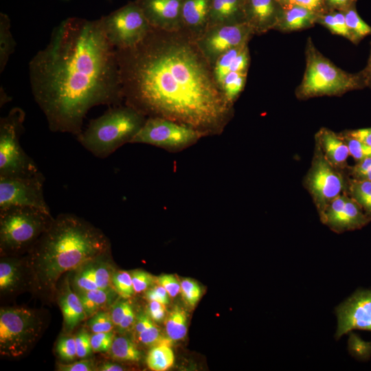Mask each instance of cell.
<instances>
[{
	"mask_svg": "<svg viewBox=\"0 0 371 371\" xmlns=\"http://www.w3.org/2000/svg\"><path fill=\"white\" fill-rule=\"evenodd\" d=\"M333 14L340 30V35L351 39V36L346 22L345 15L344 12L342 11L333 12Z\"/></svg>",
	"mask_w": 371,
	"mask_h": 371,
	"instance_id": "55",
	"label": "cell"
},
{
	"mask_svg": "<svg viewBox=\"0 0 371 371\" xmlns=\"http://www.w3.org/2000/svg\"><path fill=\"white\" fill-rule=\"evenodd\" d=\"M186 311L179 306L174 308L166 317L165 326L168 338L172 341L183 339L188 330Z\"/></svg>",
	"mask_w": 371,
	"mask_h": 371,
	"instance_id": "27",
	"label": "cell"
},
{
	"mask_svg": "<svg viewBox=\"0 0 371 371\" xmlns=\"http://www.w3.org/2000/svg\"><path fill=\"white\" fill-rule=\"evenodd\" d=\"M97 368L92 359H82L71 363H58L59 371H94Z\"/></svg>",
	"mask_w": 371,
	"mask_h": 371,
	"instance_id": "46",
	"label": "cell"
},
{
	"mask_svg": "<svg viewBox=\"0 0 371 371\" xmlns=\"http://www.w3.org/2000/svg\"><path fill=\"white\" fill-rule=\"evenodd\" d=\"M33 289L32 271L25 258L19 256H2L0 260L1 295H10Z\"/></svg>",
	"mask_w": 371,
	"mask_h": 371,
	"instance_id": "16",
	"label": "cell"
},
{
	"mask_svg": "<svg viewBox=\"0 0 371 371\" xmlns=\"http://www.w3.org/2000/svg\"><path fill=\"white\" fill-rule=\"evenodd\" d=\"M135 321V317L134 311L128 303L124 316L117 328L121 333H124L132 327Z\"/></svg>",
	"mask_w": 371,
	"mask_h": 371,
	"instance_id": "52",
	"label": "cell"
},
{
	"mask_svg": "<svg viewBox=\"0 0 371 371\" xmlns=\"http://www.w3.org/2000/svg\"><path fill=\"white\" fill-rule=\"evenodd\" d=\"M181 293L183 300L192 306L196 305L202 294L199 284L190 278H185L181 281Z\"/></svg>",
	"mask_w": 371,
	"mask_h": 371,
	"instance_id": "38",
	"label": "cell"
},
{
	"mask_svg": "<svg viewBox=\"0 0 371 371\" xmlns=\"http://www.w3.org/2000/svg\"><path fill=\"white\" fill-rule=\"evenodd\" d=\"M212 0H183L181 9L183 27L201 33L208 23Z\"/></svg>",
	"mask_w": 371,
	"mask_h": 371,
	"instance_id": "22",
	"label": "cell"
},
{
	"mask_svg": "<svg viewBox=\"0 0 371 371\" xmlns=\"http://www.w3.org/2000/svg\"><path fill=\"white\" fill-rule=\"evenodd\" d=\"M364 86L361 74H348L312 49L300 92L304 97L336 95Z\"/></svg>",
	"mask_w": 371,
	"mask_h": 371,
	"instance_id": "7",
	"label": "cell"
},
{
	"mask_svg": "<svg viewBox=\"0 0 371 371\" xmlns=\"http://www.w3.org/2000/svg\"><path fill=\"white\" fill-rule=\"evenodd\" d=\"M66 280L58 296V304L63 316L64 328L67 333L72 331L87 315L82 301Z\"/></svg>",
	"mask_w": 371,
	"mask_h": 371,
	"instance_id": "18",
	"label": "cell"
},
{
	"mask_svg": "<svg viewBox=\"0 0 371 371\" xmlns=\"http://www.w3.org/2000/svg\"><path fill=\"white\" fill-rule=\"evenodd\" d=\"M42 172L24 177L0 176V210L20 206L50 213L45 199Z\"/></svg>",
	"mask_w": 371,
	"mask_h": 371,
	"instance_id": "11",
	"label": "cell"
},
{
	"mask_svg": "<svg viewBox=\"0 0 371 371\" xmlns=\"http://www.w3.org/2000/svg\"><path fill=\"white\" fill-rule=\"evenodd\" d=\"M146 297L148 300L159 302L164 305L170 303V295L161 285L155 286L146 290Z\"/></svg>",
	"mask_w": 371,
	"mask_h": 371,
	"instance_id": "47",
	"label": "cell"
},
{
	"mask_svg": "<svg viewBox=\"0 0 371 371\" xmlns=\"http://www.w3.org/2000/svg\"><path fill=\"white\" fill-rule=\"evenodd\" d=\"M83 304L87 317L109 305L114 300L116 291L113 288L97 289L87 291L76 292Z\"/></svg>",
	"mask_w": 371,
	"mask_h": 371,
	"instance_id": "24",
	"label": "cell"
},
{
	"mask_svg": "<svg viewBox=\"0 0 371 371\" xmlns=\"http://www.w3.org/2000/svg\"><path fill=\"white\" fill-rule=\"evenodd\" d=\"M92 260L74 271L73 286L76 292L98 289L95 282Z\"/></svg>",
	"mask_w": 371,
	"mask_h": 371,
	"instance_id": "33",
	"label": "cell"
},
{
	"mask_svg": "<svg viewBox=\"0 0 371 371\" xmlns=\"http://www.w3.org/2000/svg\"><path fill=\"white\" fill-rule=\"evenodd\" d=\"M157 281L171 297H175L181 292V283L172 274H161L157 278Z\"/></svg>",
	"mask_w": 371,
	"mask_h": 371,
	"instance_id": "45",
	"label": "cell"
},
{
	"mask_svg": "<svg viewBox=\"0 0 371 371\" xmlns=\"http://www.w3.org/2000/svg\"><path fill=\"white\" fill-rule=\"evenodd\" d=\"M321 21L333 33L340 34V30L333 12L322 16Z\"/></svg>",
	"mask_w": 371,
	"mask_h": 371,
	"instance_id": "56",
	"label": "cell"
},
{
	"mask_svg": "<svg viewBox=\"0 0 371 371\" xmlns=\"http://www.w3.org/2000/svg\"><path fill=\"white\" fill-rule=\"evenodd\" d=\"M16 42L10 31V19L5 14L0 15V72L1 73L14 52Z\"/></svg>",
	"mask_w": 371,
	"mask_h": 371,
	"instance_id": "28",
	"label": "cell"
},
{
	"mask_svg": "<svg viewBox=\"0 0 371 371\" xmlns=\"http://www.w3.org/2000/svg\"><path fill=\"white\" fill-rule=\"evenodd\" d=\"M109 352L117 360L137 361L141 358L140 351L135 344L123 336L114 337Z\"/></svg>",
	"mask_w": 371,
	"mask_h": 371,
	"instance_id": "29",
	"label": "cell"
},
{
	"mask_svg": "<svg viewBox=\"0 0 371 371\" xmlns=\"http://www.w3.org/2000/svg\"><path fill=\"white\" fill-rule=\"evenodd\" d=\"M87 325L93 333L110 332L115 326L111 313L102 310L91 316Z\"/></svg>",
	"mask_w": 371,
	"mask_h": 371,
	"instance_id": "37",
	"label": "cell"
},
{
	"mask_svg": "<svg viewBox=\"0 0 371 371\" xmlns=\"http://www.w3.org/2000/svg\"><path fill=\"white\" fill-rule=\"evenodd\" d=\"M56 352L60 358L66 361H70L77 358V351L75 337L63 336L56 344Z\"/></svg>",
	"mask_w": 371,
	"mask_h": 371,
	"instance_id": "39",
	"label": "cell"
},
{
	"mask_svg": "<svg viewBox=\"0 0 371 371\" xmlns=\"http://www.w3.org/2000/svg\"><path fill=\"white\" fill-rule=\"evenodd\" d=\"M349 341L350 351L356 357L366 359L371 356V342H365L355 335L350 336Z\"/></svg>",
	"mask_w": 371,
	"mask_h": 371,
	"instance_id": "44",
	"label": "cell"
},
{
	"mask_svg": "<svg viewBox=\"0 0 371 371\" xmlns=\"http://www.w3.org/2000/svg\"><path fill=\"white\" fill-rule=\"evenodd\" d=\"M100 20L108 40L117 49L134 47L152 28L135 1Z\"/></svg>",
	"mask_w": 371,
	"mask_h": 371,
	"instance_id": "10",
	"label": "cell"
},
{
	"mask_svg": "<svg viewBox=\"0 0 371 371\" xmlns=\"http://www.w3.org/2000/svg\"><path fill=\"white\" fill-rule=\"evenodd\" d=\"M114 337L115 335L113 331L93 333L91 335V344L93 352H109Z\"/></svg>",
	"mask_w": 371,
	"mask_h": 371,
	"instance_id": "41",
	"label": "cell"
},
{
	"mask_svg": "<svg viewBox=\"0 0 371 371\" xmlns=\"http://www.w3.org/2000/svg\"><path fill=\"white\" fill-rule=\"evenodd\" d=\"M350 196L371 217V181L357 179L348 181Z\"/></svg>",
	"mask_w": 371,
	"mask_h": 371,
	"instance_id": "30",
	"label": "cell"
},
{
	"mask_svg": "<svg viewBox=\"0 0 371 371\" xmlns=\"http://www.w3.org/2000/svg\"><path fill=\"white\" fill-rule=\"evenodd\" d=\"M356 0H325V3L333 8H339L342 11L354 5Z\"/></svg>",
	"mask_w": 371,
	"mask_h": 371,
	"instance_id": "57",
	"label": "cell"
},
{
	"mask_svg": "<svg viewBox=\"0 0 371 371\" xmlns=\"http://www.w3.org/2000/svg\"><path fill=\"white\" fill-rule=\"evenodd\" d=\"M245 2V0H212L207 28L246 22Z\"/></svg>",
	"mask_w": 371,
	"mask_h": 371,
	"instance_id": "20",
	"label": "cell"
},
{
	"mask_svg": "<svg viewBox=\"0 0 371 371\" xmlns=\"http://www.w3.org/2000/svg\"><path fill=\"white\" fill-rule=\"evenodd\" d=\"M317 18L315 12L297 5L289 4L282 7L280 25L285 30H299L312 25Z\"/></svg>",
	"mask_w": 371,
	"mask_h": 371,
	"instance_id": "23",
	"label": "cell"
},
{
	"mask_svg": "<svg viewBox=\"0 0 371 371\" xmlns=\"http://www.w3.org/2000/svg\"><path fill=\"white\" fill-rule=\"evenodd\" d=\"M342 12L345 15L352 41L358 42L364 37L371 35V26L361 18L354 5Z\"/></svg>",
	"mask_w": 371,
	"mask_h": 371,
	"instance_id": "31",
	"label": "cell"
},
{
	"mask_svg": "<svg viewBox=\"0 0 371 371\" xmlns=\"http://www.w3.org/2000/svg\"><path fill=\"white\" fill-rule=\"evenodd\" d=\"M316 138L317 145L330 164L338 169L347 166L350 153L343 137L337 135L330 130L322 129Z\"/></svg>",
	"mask_w": 371,
	"mask_h": 371,
	"instance_id": "19",
	"label": "cell"
},
{
	"mask_svg": "<svg viewBox=\"0 0 371 371\" xmlns=\"http://www.w3.org/2000/svg\"><path fill=\"white\" fill-rule=\"evenodd\" d=\"M164 304L154 300H149L148 315L155 322H159L164 319L166 308Z\"/></svg>",
	"mask_w": 371,
	"mask_h": 371,
	"instance_id": "49",
	"label": "cell"
},
{
	"mask_svg": "<svg viewBox=\"0 0 371 371\" xmlns=\"http://www.w3.org/2000/svg\"><path fill=\"white\" fill-rule=\"evenodd\" d=\"M371 170V157L365 158L351 168L350 174L354 179H359L362 175Z\"/></svg>",
	"mask_w": 371,
	"mask_h": 371,
	"instance_id": "51",
	"label": "cell"
},
{
	"mask_svg": "<svg viewBox=\"0 0 371 371\" xmlns=\"http://www.w3.org/2000/svg\"><path fill=\"white\" fill-rule=\"evenodd\" d=\"M278 4L276 0H245V21L253 28L268 27L279 16Z\"/></svg>",
	"mask_w": 371,
	"mask_h": 371,
	"instance_id": "21",
	"label": "cell"
},
{
	"mask_svg": "<svg viewBox=\"0 0 371 371\" xmlns=\"http://www.w3.org/2000/svg\"><path fill=\"white\" fill-rule=\"evenodd\" d=\"M109 252L92 260L95 282L98 289L113 288L112 278L115 271L108 260Z\"/></svg>",
	"mask_w": 371,
	"mask_h": 371,
	"instance_id": "32",
	"label": "cell"
},
{
	"mask_svg": "<svg viewBox=\"0 0 371 371\" xmlns=\"http://www.w3.org/2000/svg\"><path fill=\"white\" fill-rule=\"evenodd\" d=\"M246 46L245 43L227 51L221 54L213 64L214 76L220 88L224 78L229 73L231 65L235 58Z\"/></svg>",
	"mask_w": 371,
	"mask_h": 371,
	"instance_id": "34",
	"label": "cell"
},
{
	"mask_svg": "<svg viewBox=\"0 0 371 371\" xmlns=\"http://www.w3.org/2000/svg\"><path fill=\"white\" fill-rule=\"evenodd\" d=\"M278 3L282 5V7L286 6L289 4L290 0H276Z\"/></svg>",
	"mask_w": 371,
	"mask_h": 371,
	"instance_id": "60",
	"label": "cell"
},
{
	"mask_svg": "<svg viewBox=\"0 0 371 371\" xmlns=\"http://www.w3.org/2000/svg\"><path fill=\"white\" fill-rule=\"evenodd\" d=\"M337 339L355 330L371 331V290L356 291L336 308Z\"/></svg>",
	"mask_w": 371,
	"mask_h": 371,
	"instance_id": "15",
	"label": "cell"
},
{
	"mask_svg": "<svg viewBox=\"0 0 371 371\" xmlns=\"http://www.w3.org/2000/svg\"><path fill=\"white\" fill-rule=\"evenodd\" d=\"M124 370L122 366L108 361L102 363L97 368V370L100 371H122Z\"/></svg>",
	"mask_w": 371,
	"mask_h": 371,
	"instance_id": "59",
	"label": "cell"
},
{
	"mask_svg": "<svg viewBox=\"0 0 371 371\" xmlns=\"http://www.w3.org/2000/svg\"><path fill=\"white\" fill-rule=\"evenodd\" d=\"M346 135L371 146V128L352 130Z\"/></svg>",
	"mask_w": 371,
	"mask_h": 371,
	"instance_id": "53",
	"label": "cell"
},
{
	"mask_svg": "<svg viewBox=\"0 0 371 371\" xmlns=\"http://www.w3.org/2000/svg\"><path fill=\"white\" fill-rule=\"evenodd\" d=\"M204 136L203 133L188 125L166 118L149 117L131 143L149 144L177 153L195 144Z\"/></svg>",
	"mask_w": 371,
	"mask_h": 371,
	"instance_id": "9",
	"label": "cell"
},
{
	"mask_svg": "<svg viewBox=\"0 0 371 371\" xmlns=\"http://www.w3.org/2000/svg\"><path fill=\"white\" fill-rule=\"evenodd\" d=\"M249 56L247 46L237 55L231 65L230 72L246 73L248 65Z\"/></svg>",
	"mask_w": 371,
	"mask_h": 371,
	"instance_id": "48",
	"label": "cell"
},
{
	"mask_svg": "<svg viewBox=\"0 0 371 371\" xmlns=\"http://www.w3.org/2000/svg\"><path fill=\"white\" fill-rule=\"evenodd\" d=\"M175 32L152 27L134 47L117 49L125 104L146 117L170 120L205 136L218 134L232 104L197 44Z\"/></svg>",
	"mask_w": 371,
	"mask_h": 371,
	"instance_id": "1",
	"label": "cell"
},
{
	"mask_svg": "<svg viewBox=\"0 0 371 371\" xmlns=\"http://www.w3.org/2000/svg\"><path fill=\"white\" fill-rule=\"evenodd\" d=\"M103 232L71 214L54 218L25 256L33 273L35 291L52 296L60 277L109 251Z\"/></svg>",
	"mask_w": 371,
	"mask_h": 371,
	"instance_id": "3",
	"label": "cell"
},
{
	"mask_svg": "<svg viewBox=\"0 0 371 371\" xmlns=\"http://www.w3.org/2000/svg\"><path fill=\"white\" fill-rule=\"evenodd\" d=\"M170 344L162 343L152 347L146 357V363L150 370L166 371L173 366L175 355Z\"/></svg>",
	"mask_w": 371,
	"mask_h": 371,
	"instance_id": "26",
	"label": "cell"
},
{
	"mask_svg": "<svg viewBox=\"0 0 371 371\" xmlns=\"http://www.w3.org/2000/svg\"><path fill=\"white\" fill-rule=\"evenodd\" d=\"M150 25L166 32L183 28L181 9L183 0H136Z\"/></svg>",
	"mask_w": 371,
	"mask_h": 371,
	"instance_id": "17",
	"label": "cell"
},
{
	"mask_svg": "<svg viewBox=\"0 0 371 371\" xmlns=\"http://www.w3.org/2000/svg\"><path fill=\"white\" fill-rule=\"evenodd\" d=\"M135 293H141L150 289L155 282L153 276L142 270H135L131 273Z\"/></svg>",
	"mask_w": 371,
	"mask_h": 371,
	"instance_id": "43",
	"label": "cell"
},
{
	"mask_svg": "<svg viewBox=\"0 0 371 371\" xmlns=\"http://www.w3.org/2000/svg\"><path fill=\"white\" fill-rule=\"evenodd\" d=\"M339 170L326 160L317 145L306 185L319 214L332 200L344 192L346 183Z\"/></svg>",
	"mask_w": 371,
	"mask_h": 371,
	"instance_id": "12",
	"label": "cell"
},
{
	"mask_svg": "<svg viewBox=\"0 0 371 371\" xmlns=\"http://www.w3.org/2000/svg\"><path fill=\"white\" fill-rule=\"evenodd\" d=\"M77 358L86 359L93 352L91 344V335L84 329L79 330L75 335Z\"/></svg>",
	"mask_w": 371,
	"mask_h": 371,
	"instance_id": "42",
	"label": "cell"
},
{
	"mask_svg": "<svg viewBox=\"0 0 371 371\" xmlns=\"http://www.w3.org/2000/svg\"><path fill=\"white\" fill-rule=\"evenodd\" d=\"M246 81V73L230 72L224 78L221 89L227 101L232 104L243 90Z\"/></svg>",
	"mask_w": 371,
	"mask_h": 371,
	"instance_id": "35",
	"label": "cell"
},
{
	"mask_svg": "<svg viewBox=\"0 0 371 371\" xmlns=\"http://www.w3.org/2000/svg\"><path fill=\"white\" fill-rule=\"evenodd\" d=\"M351 155L357 161L371 157V146L366 144L345 135L343 136Z\"/></svg>",
	"mask_w": 371,
	"mask_h": 371,
	"instance_id": "40",
	"label": "cell"
},
{
	"mask_svg": "<svg viewBox=\"0 0 371 371\" xmlns=\"http://www.w3.org/2000/svg\"><path fill=\"white\" fill-rule=\"evenodd\" d=\"M146 117L125 104L109 108L91 120L77 136L80 144L95 157L104 159L126 143H131Z\"/></svg>",
	"mask_w": 371,
	"mask_h": 371,
	"instance_id": "4",
	"label": "cell"
},
{
	"mask_svg": "<svg viewBox=\"0 0 371 371\" xmlns=\"http://www.w3.org/2000/svg\"><path fill=\"white\" fill-rule=\"evenodd\" d=\"M359 204L347 192L332 200L319 214L322 223L340 233L363 227L371 221Z\"/></svg>",
	"mask_w": 371,
	"mask_h": 371,
	"instance_id": "14",
	"label": "cell"
},
{
	"mask_svg": "<svg viewBox=\"0 0 371 371\" xmlns=\"http://www.w3.org/2000/svg\"><path fill=\"white\" fill-rule=\"evenodd\" d=\"M53 219L51 213L29 207L0 210L1 256L27 254Z\"/></svg>",
	"mask_w": 371,
	"mask_h": 371,
	"instance_id": "5",
	"label": "cell"
},
{
	"mask_svg": "<svg viewBox=\"0 0 371 371\" xmlns=\"http://www.w3.org/2000/svg\"><path fill=\"white\" fill-rule=\"evenodd\" d=\"M253 27L247 22L218 25L205 30L196 44L210 64L227 51L246 43Z\"/></svg>",
	"mask_w": 371,
	"mask_h": 371,
	"instance_id": "13",
	"label": "cell"
},
{
	"mask_svg": "<svg viewBox=\"0 0 371 371\" xmlns=\"http://www.w3.org/2000/svg\"><path fill=\"white\" fill-rule=\"evenodd\" d=\"M112 286L116 293L124 298H128L135 293L131 274L127 271H115L112 278Z\"/></svg>",
	"mask_w": 371,
	"mask_h": 371,
	"instance_id": "36",
	"label": "cell"
},
{
	"mask_svg": "<svg viewBox=\"0 0 371 371\" xmlns=\"http://www.w3.org/2000/svg\"><path fill=\"white\" fill-rule=\"evenodd\" d=\"M371 47V43H370ZM366 86L371 87V49L366 67L361 73Z\"/></svg>",
	"mask_w": 371,
	"mask_h": 371,
	"instance_id": "58",
	"label": "cell"
},
{
	"mask_svg": "<svg viewBox=\"0 0 371 371\" xmlns=\"http://www.w3.org/2000/svg\"><path fill=\"white\" fill-rule=\"evenodd\" d=\"M32 93L52 132L78 136L95 106L124 101L117 49L99 19L69 17L29 63Z\"/></svg>",
	"mask_w": 371,
	"mask_h": 371,
	"instance_id": "2",
	"label": "cell"
},
{
	"mask_svg": "<svg viewBox=\"0 0 371 371\" xmlns=\"http://www.w3.org/2000/svg\"><path fill=\"white\" fill-rule=\"evenodd\" d=\"M25 117V111L14 107L0 120V176L24 177L40 172L20 144Z\"/></svg>",
	"mask_w": 371,
	"mask_h": 371,
	"instance_id": "8",
	"label": "cell"
},
{
	"mask_svg": "<svg viewBox=\"0 0 371 371\" xmlns=\"http://www.w3.org/2000/svg\"><path fill=\"white\" fill-rule=\"evenodd\" d=\"M45 324L40 313L23 307L0 310V353L21 357L28 352L41 337Z\"/></svg>",
	"mask_w": 371,
	"mask_h": 371,
	"instance_id": "6",
	"label": "cell"
},
{
	"mask_svg": "<svg viewBox=\"0 0 371 371\" xmlns=\"http://www.w3.org/2000/svg\"><path fill=\"white\" fill-rule=\"evenodd\" d=\"M325 0H290L289 4H295L317 13Z\"/></svg>",
	"mask_w": 371,
	"mask_h": 371,
	"instance_id": "54",
	"label": "cell"
},
{
	"mask_svg": "<svg viewBox=\"0 0 371 371\" xmlns=\"http://www.w3.org/2000/svg\"><path fill=\"white\" fill-rule=\"evenodd\" d=\"M128 302L120 301L116 302L110 312L115 326L118 327L126 313Z\"/></svg>",
	"mask_w": 371,
	"mask_h": 371,
	"instance_id": "50",
	"label": "cell"
},
{
	"mask_svg": "<svg viewBox=\"0 0 371 371\" xmlns=\"http://www.w3.org/2000/svg\"><path fill=\"white\" fill-rule=\"evenodd\" d=\"M135 333L138 340L148 346L153 347L162 343L170 344L172 341L162 337L160 329L147 314H141L135 319Z\"/></svg>",
	"mask_w": 371,
	"mask_h": 371,
	"instance_id": "25",
	"label": "cell"
}]
</instances>
